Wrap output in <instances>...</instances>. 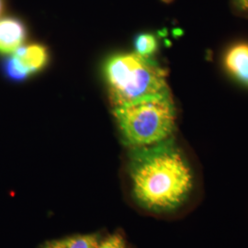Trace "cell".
I'll return each instance as SVG.
<instances>
[{"instance_id": "1", "label": "cell", "mask_w": 248, "mask_h": 248, "mask_svg": "<svg viewBox=\"0 0 248 248\" xmlns=\"http://www.w3.org/2000/svg\"><path fill=\"white\" fill-rule=\"evenodd\" d=\"M134 203L156 215L182 211L195 197V177L184 153L173 139L133 148L128 166Z\"/></svg>"}, {"instance_id": "2", "label": "cell", "mask_w": 248, "mask_h": 248, "mask_svg": "<svg viewBox=\"0 0 248 248\" xmlns=\"http://www.w3.org/2000/svg\"><path fill=\"white\" fill-rule=\"evenodd\" d=\"M104 73L114 107L169 94L165 70L138 53H122L108 58Z\"/></svg>"}, {"instance_id": "3", "label": "cell", "mask_w": 248, "mask_h": 248, "mask_svg": "<svg viewBox=\"0 0 248 248\" xmlns=\"http://www.w3.org/2000/svg\"><path fill=\"white\" fill-rule=\"evenodd\" d=\"M114 114L124 142L132 148L164 142L175 130L176 109L169 94L115 107Z\"/></svg>"}, {"instance_id": "4", "label": "cell", "mask_w": 248, "mask_h": 248, "mask_svg": "<svg viewBox=\"0 0 248 248\" xmlns=\"http://www.w3.org/2000/svg\"><path fill=\"white\" fill-rule=\"evenodd\" d=\"M26 36L24 25L16 18L0 20V53L12 54L23 44Z\"/></svg>"}, {"instance_id": "5", "label": "cell", "mask_w": 248, "mask_h": 248, "mask_svg": "<svg viewBox=\"0 0 248 248\" xmlns=\"http://www.w3.org/2000/svg\"><path fill=\"white\" fill-rule=\"evenodd\" d=\"M224 65L235 79L248 87V44L232 46L225 53Z\"/></svg>"}, {"instance_id": "6", "label": "cell", "mask_w": 248, "mask_h": 248, "mask_svg": "<svg viewBox=\"0 0 248 248\" xmlns=\"http://www.w3.org/2000/svg\"><path fill=\"white\" fill-rule=\"evenodd\" d=\"M12 55L18 60L29 75L44 68L48 62V52L45 46L31 45L19 47Z\"/></svg>"}, {"instance_id": "7", "label": "cell", "mask_w": 248, "mask_h": 248, "mask_svg": "<svg viewBox=\"0 0 248 248\" xmlns=\"http://www.w3.org/2000/svg\"><path fill=\"white\" fill-rule=\"evenodd\" d=\"M101 237L98 233L75 234L48 241L41 248H95Z\"/></svg>"}, {"instance_id": "8", "label": "cell", "mask_w": 248, "mask_h": 248, "mask_svg": "<svg viewBox=\"0 0 248 248\" xmlns=\"http://www.w3.org/2000/svg\"><path fill=\"white\" fill-rule=\"evenodd\" d=\"M134 47L135 53L143 57L150 58L151 55L157 50V40L151 33H141L135 38Z\"/></svg>"}, {"instance_id": "9", "label": "cell", "mask_w": 248, "mask_h": 248, "mask_svg": "<svg viewBox=\"0 0 248 248\" xmlns=\"http://www.w3.org/2000/svg\"><path fill=\"white\" fill-rule=\"evenodd\" d=\"M95 248H130L124 234L113 232L105 237H101Z\"/></svg>"}, {"instance_id": "10", "label": "cell", "mask_w": 248, "mask_h": 248, "mask_svg": "<svg viewBox=\"0 0 248 248\" xmlns=\"http://www.w3.org/2000/svg\"><path fill=\"white\" fill-rule=\"evenodd\" d=\"M5 69L10 78L17 81L25 79L30 76L13 55L6 62Z\"/></svg>"}, {"instance_id": "11", "label": "cell", "mask_w": 248, "mask_h": 248, "mask_svg": "<svg viewBox=\"0 0 248 248\" xmlns=\"http://www.w3.org/2000/svg\"><path fill=\"white\" fill-rule=\"evenodd\" d=\"M235 5L243 11H248V0H234Z\"/></svg>"}, {"instance_id": "12", "label": "cell", "mask_w": 248, "mask_h": 248, "mask_svg": "<svg viewBox=\"0 0 248 248\" xmlns=\"http://www.w3.org/2000/svg\"><path fill=\"white\" fill-rule=\"evenodd\" d=\"M1 10H2V1L0 0V13H1Z\"/></svg>"}]
</instances>
